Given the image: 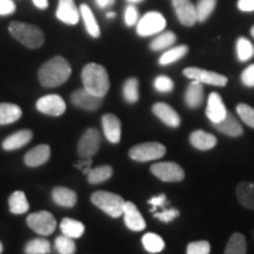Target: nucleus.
<instances>
[{
	"label": "nucleus",
	"mask_w": 254,
	"mask_h": 254,
	"mask_svg": "<svg viewBox=\"0 0 254 254\" xmlns=\"http://www.w3.org/2000/svg\"><path fill=\"white\" fill-rule=\"evenodd\" d=\"M71 73L72 68L67 60L57 56L41 66L38 78L44 87H58L68 80Z\"/></svg>",
	"instance_id": "f257e3e1"
},
{
	"label": "nucleus",
	"mask_w": 254,
	"mask_h": 254,
	"mask_svg": "<svg viewBox=\"0 0 254 254\" xmlns=\"http://www.w3.org/2000/svg\"><path fill=\"white\" fill-rule=\"evenodd\" d=\"M81 80L85 90L97 97L104 98L110 90L109 73L99 64H87L81 71Z\"/></svg>",
	"instance_id": "f03ea898"
},
{
	"label": "nucleus",
	"mask_w": 254,
	"mask_h": 254,
	"mask_svg": "<svg viewBox=\"0 0 254 254\" xmlns=\"http://www.w3.org/2000/svg\"><path fill=\"white\" fill-rule=\"evenodd\" d=\"M8 30L14 39H17L19 43H21L28 49H38L45 41L44 32L34 25L13 21L9 25Z\"/></svg>",
	"instance_id": "7ed1b4c3"
},
{
	"label": "nucleus",
	"mask_w": 254,
	"mask_h": 254,
	"mask_svg": "<svg viewBox=\"0 0 254 254\" xmlns=\"http://www.w3.org/2000/svg\"><path fill=\"white\" fill-rule=\"evenodd\" d=\"M91 201L112 218L122 217L124 205L126 202L120 195L107 192V190H98L93 193L91 196Z\"/></svg>",
	"instance_id": "20e7f679"
},
{
	"label": "nucleus",
	"mask_w": 254,
	"mask_h": 254,
	"mask_svg": "<svg viewBox=\"0 0 254 254\" xmlns=\"http://www.w3.org/2000/svg\"><path fill=\"white\" fill-rule=\"evenodd\" d=\"M165 153H166V147L163 144L151 141L133 146L128 152V155L133 160L145 163V161L158 160L163 158Z\"/></svg>",
	"instance_id": "39448f33"
},
{
	"label": "nucleus",
	"mask_w": 254,
	"mask_h": 254,
	"mask_svg": "<svg viewBox=\"0 0 254 254\" xmlns=\"http://www.w3.org/2000/svg\"><path fill=\"white\" fill-rule=\"evenodd\" d=\"M166 27V19L160 12L152 11L139 19L136 24V33L140 37H150L161 33Z\"/></svg>",
	"instance_id": "423d86ee"
},
{
	"label": "nucleus",
	"mask_w": 254,
	"mask_h": 254,
	"mask_svg": "<svg viewBox=\"0 0 254 254\" xmlns=\"http://www.w3.org/2000/svg\"><path fill=\"white\" fill-rule=\"evenodd\" d=\"M26 222L32 231L44 237L51 236L57 227L56 218L53 217V214L46 211L30 214L26 219Z\"/></svg>",
	"instance_id": "0eeeda50"
},
{
	"label": "nucleus",
	"mask_w": 254,
	"mask_h": 254,
	"mask_svg": "<svg viewBox=\"0 0 254 254\" xmlns=\"http://www.w3.org/2000/svg\"><path fill=\"white\" fill-rule=\"evenodd\" d=\"M151 172L154 174L158 179L165 183H177L182 182L185 178V172L183 167L173 161H164V163H157L151 166Z\"/></svg>",
	"instance_id": "6e6552de"
},
{
	"label": "nucleus",
	"mask_w": 254,
	"mask_h": 254,
	"mask_svg": "<svg viewBox=\"0 0 254 254\" xmlns=\"http://www.w3.org/2000/svg\"><path fill=\"white\" fill-rule=\"evenodd\" d=\"M183 73L186 78L196 80L201 82V84L213 85V86L222 87L228 82V79L225 75L219 74L217 72L206 71V69H201L198 67H187L184 69Z\"/></svg>",
	"instance_id": "1a4fd4ad"
},
{
	"label": "nucleus",
	"mask_w": 254,
	"mask_h": 254,
	"mask_svg": "<svg viewBox=\"0 0 254 254\" xmlns=\"http://www.w3.org/2000/svg\"><path fill=\"white\" fill-rule=\"evenodd\" d=\"M101 136L95 128H88L78 142V154L80 158H93L100 147Z\"/></svg>",
	"instance_id": "9d476101"
},
{
	"label": "nucleus",
	"mask_w": 254,
	"mask_h": 254,
	"mask_svg": "<svg viewBox=\"0 0 254 254\" xmlns=\"http://www.w3.org/2000/svg\"><path fill=\"white\" fill-rule=\"evenodd\" d=\"M37 110L47 116L60 117L65 113L66 104L58 94L44 95L37 101Z\"/></svg>",
	"instance_id": "9b49d317"
},
{
	"label": "nucleus",
	"mask_w": 254,
	"mask_h": 254,
	"mask_svg": "<svg viewBox=\"0 0 254 254\" xmlns=\"http://www.w3.org/2000/svg\"><path fill=\"white\" fill-rule=\"evenodd\" d=\"M172 5L178 19L184 26H193L198 21L195 6L190 0H172Z\"/></svg>",
	"instance_id": "f8f14e48"
},
{
	"label": "nucleus",
	"mask_w": 254,
	"mask_h": 254,
	"mask_svg": "<svg viewBox=\"0 0 254 254\" xmlns=\"http://www.w3.org/2000/svg\"><path fill=\"white\" fill-rule=\"evenodd\" d=\"M104 98L97 97V95L90 93V92L81 88L77 90L71 95V103L77 106L78 109L85 111H95L98 110L103 104Z\"/></svg>",
	"instance_id": "ddd939ff"
},
{
	"label": "nucleus",
	"mask_w": 254,
	"mask_h": 254,
	"mask_svg": "<svg viewBox=\"0 0 254 254\" xmlns=\"http://www.w3.org/2000/svg\"><path fill=\"white\" fill-rule=\"evenodd\" d=\"M56 14L62 23L67 25L78 24L79 19H80V11L75 5L74 0H59Z\"/></svg>",
	"instance_id": "4468645a"
},
{
	"label": "nucleus",
	"mask_w": 254,
	"mask_h": 254,
	"mask_svg": "<svg viewBox=\"0 0 254 254\" xmlns=\"http://www.w3.org/2000/svg\"><path fill=\"white\" fill-rule=\"evenodd\" d=\"M227 110L225 107L220 94L217 92L209 94L207 100V107H206V116L213 124L220 123L226 117Z\"/></svg>",
	"instance_id": "2eb2a0df"
},
{
	"label": "nucleus",
	"mask_w": 254,
	"mask_h": 254,
	"mask_svg": "<svg viewBox=\"0 0 254 254\" xmlns=\"http://www.w3.org/2000/svg\"><path fill=\"white\" fill-rule=\"evenodd\" d=\"M124 220H125V225L131 231L139 232L142 231L146 227L145 219L136 208V206L131 201H126L124 205Z\"/></svg>",
	"instance_id": "dca6fc26"
},
{
	"label": "nucleus",
	"mask_w": 254,
	"mask_h": 254,
	"mask_svg": "<svg viewBox=\"0 0 254 254\" xmlns=\"http://www.w3.org/2000/svg\"><path fill=\"white\" fill-rule=\"evenodd\" d=\"M104 128V134L106 139L112 144H118L122 138V123L114 114L107 113L101 119Z\"/></svg>",
	"instance_id": "f3484780"
},
{
	"label": "nucleus",
	"mask_w": 254,
	"mask_h": 254,
	"mask_svg": "<svg viewBox=\"0 0 254 254\" xmlns=\"http://www.w3.org/2000/svg\"><path fill=\"white\" fill-rule=\"evenodd\" d=\"M152 111H153L154 116H157V118L160 119L165 125L170 127H178L180 125L182 120H180L179 114L170 105L165 103H157L153 105Z\"/></svg>",
	"instance_id": "a211bd4d"
},
{
	"label": "nucleus",
	"mask_w": 254,
	"mask_h": 254,
	"mask_svg": "<svg viewBox=\"0 0 254 254\" xmlns=\"http://www.w3.org/2000/svg\"><path fill=\"white\" fill-rule=\"evenodd\" d=\"M51 155V150L49 145H38L25 154L24 161L27 166L38 167L47 163Z\"/></svg>",
	"instance_id": "6ab92c4d"
},
{
	"label": "nucleus",
	"mask_w": 254,
	"mask_h": 254,
	"mask_svg": "<svg viewBox=\"0 0 254 254\" xmlns=\"http://www.w3.org/2000/svg\"><path fill=\"white\" fill-rule=\"evenodd\" d=\"M214 127L218 129L219 132H221L222 134H226L228 136H240L244 133L243 126L240 125V123L238 122V119L233 114L227 112L226 117L221 120L220 123L214 124Z\"/></svg>",
	"instance_id": "aec40b11"
},
{
	"label": "nucleus",
	"mask_w": 254,
	"mask_h": 254,
	"mask_svg": "<svg viewBox=\"0 0 254 254\" xmlns=\"http://www.w3.org/2000/svg\"><path fill=\"white\" fill-rule=\"evenodd\" d=\"M190 142L192 144L193 147L196 148V150L207 151V150H211V148H213L214 146L217 145L218 140L212 133L198 129V131L190 133Z\"/></svg>",
	"instance_id": "412c9836"
},
{
	"label": "nucleus",
	"mask_w": 254,
	"mask_h": 254,
	"mask_svg": "<svg viewBox=\"0 0 254 254\" xmlns=\"http://www.w3.org/2000/svg\"><path fill=\"white\" fill-rule=\"evenodd\" d=\"M32 136H33V134H32L30 129H21V131L15 132L6 138L2 142V148L5 151L18 150V148L24 147L25 145L28 144L31 141Z\"/></svg>",
	"instance_id": "4be33fe9"
},
{
	"label": "nucleus",
	"mask_w": 254,
	"mask_h": 254,
	"mask_svg": "<svg viewBox=\"0 0 254 254\" xmlns=\"http://www.w3.org/2000/svg\"><path fill=\"white\" fill-rule=\"evenodd\" d=\"M204 101V87L201 82L193 80L185 92V103L190 109H196Z\"/></svg>",
	"instance_id": "5701e85b"
},
{
	"label": "nucleus",
	"mask_w": 254,
	"mask_h": 254,
	"mask_svg": "<svg viewBox=\"0 0 254 254\" xmlns=\"http://www.w3.org/2000/svg\"><path fill=\"white\" fill-rule=\"evenodd\" d=\"M52 198L57 205L62 207H74L77 204V194L74 190L66 187H56L52 190Z\"/></svg>",
	"instance_id": "b1692460"
},
{
	"label": "nucleus",
	"mask_w": 254,
	"mask_h": 254,
	"mask_svg": "<svg viewBox=\"0 0 254 254\" xmlns=\"http://www.w3.org/2000/svg\"><path fill=\"white\" fill-rule=\"evenodd\" d=\"M80 11V17L84 20L85 27H86L87 33L93 38L100 37V27L98 25L97 19H95L93 12H92L91 7L86 4H82L79 8Z\"/></svg>",
	"instance_id": "393cba45"
},
{
	"label": "nucleus",
	"mask_w": 254,
	"mask_h": 254,
	"mask_svg": "<svg viewBox=\"0 0 254 254\" xmlns=\"http://www.w3.org/2000/svg\"><path fill=\"white\" fill-rule=\"evenodd\" d=\"M21 109L15 104H0V125H7L21 118Z\"/></svg>",
	"instance_id": "a878e982"
},
{
	"label": "nucleus",
	"mask_w": 254,
	"mask_h": 254,
	"mask_svg": "<svg viewBox=\"0 0 254 254\" xmlns=\"http://www.w3.org/2000/svg\"><path fill=\"white\" fill-rule=\"evenodd\" d=\"M237 196L246 208L254 209V183L243 182L237 186Z\"/></svg>",
	"instance_id": "bb28decb"
},
{
	"label": "nucleus",
	"mask_w": 254,
	"mask_h": 254,
	"mask_svg": "<svg viewBox=\"0 0 254 254\" xmlns=\"http://www.w3.org/2000/svg\"><path fill=\"white\" fill-rule=\"evenodd\" d=\"M60 230H62L64 236L72 238V239H78L85 232L84 224L78 220L71 218H64L60 222Z\"/></svg>",
	"instance_id": "cd10ccee"
},
{
	"label": "nucleus",
	"mask_w": 254,
	"mask_h": 254,
	"mask_svg": "<svg viewBox=\"0 0 254 254\" xmlns=\"http://www.w3.org/2000/svg\"><path fill=\"white\" fill-rule=\"evenodd\" d=\"M9 211L13 214H23L28 211L30 204H28L26 195L23 190H15L8 199Z\"/></svg>",
	"instance_id": "c85d7f7f"
},
{
	"label": "nucleus",
	"mask_w": 254,
	"mask_h": 254,
	"mask_svg": "<svg viewBox=\"0 0 254 254\" xmlns=\"http://www.w3.org/2000/svg\"><path fill=\"white\" fill-rule=\"evenodd\" d=\"M113 174V168L109 166V165H104V166H98L91 170L87 174L88 183L92 185H98L106 180H109Z\"/></svg>",
	"instance_id": "c756f323"
},
{
	"label": "nucleus",
	"mask_w": 254,
	"mask_h": 254,
	"mask_svg": "<svg viewBox=\"0 0 254 254\" xmlns=\"http://www.w3.org/2000/svg\"><path fill=\"white\" fill-rule=\"evenodd\" d=\"M187 52H189V47L186 45L172 47V49L167 50L166 52L160 57V59H159V64L163 66L170 65V64L176 63L178 60L182 59L183 57H185Z\"/></svg>",
	"instance_id": "7c9ffc66"
},
{
	"label": "nucleus",
	"mask_w": 254,
	"mask_h": 254,
	"mask_svg": "<svg viewBox=\"0 0 254 254\" xmlns=\"http://www.w3.org/2000/svg\"><path fill=\"white\" fill-rule=\"evenodd\" d=\"M224 254H246V239L243 234L234 233L228 240Z\"/></svg>",
	"instance_id": "2f4dec72"
},
{
	"label": "nucleus",
	"mask_w": 254,
	"mask_h": 254,
	"mask_svg": "<svg viewBox=\"0 0 254 254\" xmlns=\"http://www.w3.org/2000/svg\"><path fill=\"white\" fill-rule=\"evenodd\" d=\"M141 241L145 250L150 253H159L165 249V243L163 238L155 233H146L142 237Z\"/></svg>",
	"instance_id": "473e14b6"
},
{
	"label": "nucleus",
	"mask_w": 254,
	"mask_h": 254,
	"mask_svg": "<svg viewBox=\"0 0 254 254\" xmlns=\"http://www.w3.org/2000/svg\"><path fill=\"white\" fill-rule=\"evenodd\" d=\"M177 40V36L173 33V32L167 31V32H163V33H159V36L157 38H154L151 43V50L153 51H161L165 49H168L176 43Z\"/></svg>",
	"instance_id": "72a5a7b5"
},
{
	"label": "nucleus",
	"mask_w": 254,
	"mask_h": 254,
	"mask_svg": "<svg viewBox=\"0 0 254 254\" xmlns=\"http://www.w3.org/2000/svg\"><path fill=\"white\" fill-rule=\"evenodd\" d=\"M124 99L127 103L134 104L139 99V81L136 78L127 79L123 87Z\"/></svg>",
	"instance_id": "f704fd0d"
},
{
	"label": "nucleus",
	"mask_w": 254,
	"mask_h": 254,
	"mask_svg": "<svg viewBox=\"0 0 254 254\" xmlns=\"http://www.w3.org/2000/svg\"><path fill=\"white\" fill-rule=\"evenodd\" d=\"M237 56L241 63H245L254 57V46L249 39L241 37L237 41Z\"/></svg>",
	"instance_id": "c9c22d12"
},
{
	"label": "nucleus",
	"mask_w": 254,
	"mask_h": 254,
	"mask_svg": "<svg viewBox=\"0 0 254 254\" xmlns=\"http://www.w3.org/2000/svg\"><path fill=\"white\" fill-rule=\"evenodd\" d=\"M50 241L44 239V238H37V239L31 240L25 247V253L26 254H50Z\"/></svg>",
	"instance_id": "e433bc0d"
},
{
	"label": "nucleus",
	"mask_w": 254,
	"mask_h": 254,
	"mask_svg": "<svg viewBox=\"0 0 254 254\" xmlns=\"http://www.w3.org/2000/svg\"><path fill=\"white\" fill-rule=\"evenodd\" d=\"M215 6H217V0H199L195 6L198 21L202 23V21L207 20L212 12L214 11Z\"/></svg>",
	"instance_id": "4c0bfd02"
},
{
	"label": "nucleus",
	"mask_w": 254,
	"mask_h": 254,
	"mask_svg": "<svg viewBox=\"0 0 254 254\" xmlns=\"http://www.w3.org/2000/svg\"><path fill=\"white\" fill-rule=\"evenodd\" d=\"M57 252L59 254H74L77 251L74 240L66 236H59L55 241Z\"/></svg>",
	"instance_id": "58836bf2"
},
{
	"label": "nucleus",
	"mask_w": 254,
	"mask_h": 254,
	"mask_svg": "<svg viewBox=\"0 0 254 254\" xmlns=\"http://www.w3.org/2000/svg\"><path fill=\"white\" fill-rule=\"evenodd\" d=\"M237 113L246 125L254 128V109L247 104H239L237 106Z\"/></svg>",
	"instance_id": "ea45409f"
},
{
	"label": "nucleus",
	"mask_w": 254,
	"mask_h": 254,
	"mask_svg": "<svg viewBox=\"0 0 254 254\" xmlns=\"http://www.w3.org/2000/svg\"><path fill=\"white\" fill-rule=\"evenodd\" d=\"M209 252H211V245L208 241H193L187 245V254H209Z\"/></svg>",
	"instance_id": "a19ab883"
},
{
	"label": "nucleus",
	"mask_w": 254,
	"mask_h": 254,
	"mask_svg": "<svg viewBox=\"0 0 254 254\" xmlns=\"http://www.w3.org/2000/svg\"><path fill=\"white\" fill-rule=\"evenodd\" d=\"M174 87V84L172 79L166 77V75H159L155 78L154 80V88L158 92L161 93H168V92H172Z\"/></svg>",
	"instance_id": "79ce46f5"
},
{
	"label": "nucleus",
	"mask_w": 254,
	"mask_h": 254,
	"mask_svg": "<svg viewBox=\"0 0 254 254\" xmlns=\"http://www.w3.org/2000/svg\"><path fill=\"white\" fill-rule=\"evenodd\" d=\"M153 215L155 219H159L160 221L166 222L167 224V222L173 221L177 217H179L180 212L176 208H165L160 212H154Z\"/></svg>",
	"instance_id": "37998d69"
},
{
	"label": "nucleus",
	"mask_w": 254,
	"mask_h": 254,
	"mask_svg": "<svg viewBox=\"0 0 254 254\" xmlns=\"http://www.w3.org/2000/svg\"><path fill=\"white\" fill-rule=\"evenodd\" d=\"M139 21V12L133 4H129L126 7L125 11V24L127 26H133V25L138 24Z\"/></svg>",
	"instance_id": "c03bdc74"
},
{
	"label": "nucleus",
	"mask_w": 254,
	"mask_h": 254,
	"mask_svg": "<svg viewBox=\"0 0 254 254\" xmlns=\"http://www.w3.org/2000/svg\"><path fill=\"white\" fill-rule=\"evenodd\" d=\"M241 82L247 87H254V64L246 67L241 73Z\"/></svg>",
	"instance_id": "a18cd8bd"
},
{
	"label": "nucleus",
	"mask_w": 254,
	"mask_h": 254,
	"mask_svg": "<svg viewBox=\"0 0 254 254\" xmlns=\"http://www.w3.org/2000/svg\"><path fill=\"white\" fill-rule=\"evenodd\" d=\"M15 4L13 0H0V15L14 13Z\"/></svg>",
	"instance_id": "49530a36"
},
{
	"label": "nucleus",
	"mask_w": 254,
	"mask_h": 254,
	"mask_svg": "<svg viewBox=\"0 0 254 254\" xmlns=\"http://www.w3.org/2000/svg\"><path fill=\"white\" fill-rule=\"evenodd\" d=\"M166 201L167 200H166V195L165 194H159L148 200V204L152 205V209H151L152 213L157 212V209L159 207H164L165 204H166Z\"/></svg>",
	"instance_id": "de8ad7c7"
},
{
	"label": "nucleus",
	"mask_w": 254,
	"mask_h": 254,
	"mask_svg": "<svg viewBox=\"0 0 254 254\" xmlns=\"http://www.w3.org/2000/svg\"><path fill=\"white\" fill-rule=\"evenodd\" d=\"M91 165H92V158H86V159L80 158V160L75 163V166L86 174H88V172L91 171Z\"/></svg>",
	"instance_id": "09e8293b"
},
{
	"label": "nucleus",
	"mask_w": 254,
	"mask_h": 254,
	"mask_svg": "<svg viewBox=\"0 0 254 254\" xmlns=\"http://www.w3.org/2000/svg\"><path fill=\"white\" fill-rule=\"evenodd\" d=\"M238 8L241 12H254V0H239Z\"/></svg>",
	"instance_id": "8fccbe9b"
},
{
	"label": "nucleus",
	"mask_w": 254,
	"mask_h": 254,
	"mask_svg": "<svg viewBox=\"0 0 254 254\" xmlns=\"http://www.w3.org/2000/svg\"><path fill=\"white\" fill-rule=\"evenodd\" d=\"M114 1H116V0H95V2H97V5L99 6L100 8L110 7V6H112L114 4Z\"/></svg>",
	"instance_id": "3c124183"
},
{
	"label": "nucleus",
	"mask_w": 254,
	"mask_h": 254,
	"mask_svg": "<svg viewBox=\"0 0 254 254\" xmlns=\"http://www.w3.org/2000/svg\"><path fill=\"white\" fill-rule=\"evenodd\" d=\"M32 1L40 9H45L49 7V0H32Z\"/></svg>",
	"instance_id": "603ef678"
},
{
	"label": "nucleus",
	"mask_w": 254,
	"mask_h": 254,
	"mask_svg": "<svg viewBox=\"0 0 254 254\" xmlns=\"http://www.w3.org/2000/svg\"><path fill=\"white\" fill-rule=\"evenodd\" d=\"M127 2H129V4H140V2L144 1V0H126Z\"/></svg>",
	"instance_id": "864d4df0"
},
{
	"label": "nucleus",
	"mask_w": 254,
	"mask_h": 254,
	"mask_svg": "<svg viewBox=\"0 0 254 254\" xmlns=\"http://www.w3.org/2000/svg\"><path fill=\"white\" fill-rule=\"evenodd\" d=\"M106 17L109 18V19H111V18H114V17H116V13H114V12H109V13L106 14Z\"/></svg>",
	"instance_id": "5fc2aeb1"
},
{
	"label": "nucleus",
	"mask_w": 254,
	"mask_h": 254,
	"mask_svg": "<svg viewBox=\"0 0 254 254\" xmlns=\"http://www.w3.org/2000/svg\"><path fill=\"white\" fill-rule=\"evenodd\" d=\"M2 250H4V247H2V244H1V241H0V254H1Z\"/></svg>",
	"instance_id": "6e6d98bb"
},
{
	"label": "nucleus",
	"mask_w": 254,
	"mask_h": 254,
	"mask_svg": "<svg viewBox=\"0 0 254 254\" xmlns=\"http://www.w3.org/2000/svg\"><path fill=\"white\" fill-rule=\"evenodd\" d=\"M251 34H252V37L254 38V26L252 27V30H251Z\"/></svg>",
	"instance_id": "4d7b16f0"
}]
</instances>
